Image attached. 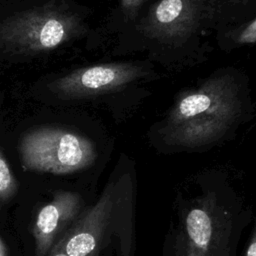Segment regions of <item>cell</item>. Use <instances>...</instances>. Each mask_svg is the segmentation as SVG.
Returning <instances> with one entry per match:
<instances>
[{
	"mask_svg": "<svg viewBox=\"0 0 256 256\" xmlns=\"http://www.w3.org/2000/svg\"><path fill=\"white\" fill-rule=\"evenodd\" d=\"M19 150L23 167L52 174L82 170L96 157L94 146L87 138L59 128H40L26 133Z\"/></svg>",
	"mask_w": 256,
	"mask_h": 256,
	"instance_id": "cell-1",
	"label": "cell"
},
{
	"mask_svg": "<svg viewBox=\"0 0 256 256\" xmlns=\"http://www.w3.org/2000/svg\"><path fill=\"white\" fill-rule=\"evenodd\" d=\"M76 20L63 12L40 9L24 13L0 28V40L18 52L51 50L72 37Z\"/></svg>",
	"mask_w": 256,
	"mask_h": 256,
	"instance_id": "cell-2",
	"label": "cell"
},
{
	"mask_svg": "<svg viewBox=\"0 0 256 256\" xmlns=\"http://www.w3.org/2000/svg\"><path fill=\"white\" fill-rule=\"evenodd\" d=\"M82 197L72 191L58 190L41 207L32 226L36 256H47L63 234L84 211Z\"/></svg>",
	"mask_w": 256,
	"mask_h": 256,
	"instance_id": "cell-3",
	"label": "cell"
},
{
	"mask_svg": "<svg viewBox=\"0 0 256 256\" xmlns=\"http://www.w3.org/2000/svg\"><path fill=\"white\" fill-rule=\"evenodd\" d=\"M112 208V192L107 188L93 206L82 212L54 246L68 256H98Z\"/></svg>",
	"mask_w": 256,
	"mask_h": 256,
	"instance_id": "cell-4",
	"label": "cell"
},
{
	"mask_svg": "<svg viewBox=\"0 0 256 256\" xmlns=\"http://www.w3.org/2000/svg\"><path fill=\"white\" fill-rule=\"evenodd\" d=\"M137 75L135 67L126 65H98L74 71L58 79L53 87L69 96L91 95L111 90Z\"/></svg>",
	"mask_w": 256,
	"mask_h": 256,
	"instance_id": "cell-5",
	"label": "cell"
},
{
	"mask_svg": "<svg viewBox=\"0 0 256 256\" xmlns=\"http://www.w3.org/2000/svg\"><path fill=\"white\" fill-rule=\"evenodd\" d=\"M220 236L212 201L192 208L185 217V256H218Z\"/></svg>",
	"mask_w": 256,
	"mask_h": 256,
	"instance_id": "cell-6",
	"label": "cell"
},
{
	"mask_svg": "<svg viewBox=\"0 0 256 256\" xmlns=\"http://www.w3.org/2000/svg\"><path fill=\"white\" fill-rule=\"evenodd\" d=\"M224 96L215 90L199 91L184 97L176 106L173 121L176 124H212L220 120V116L227 117L228 102Z\"/></svg>",
	"mask_w": 256,
	"mask_h": 256,
	"instance_id": "cell-7",
	"label": "cell"
},
{
	"mask_svg": "<svg viewBox=\"0 0 256 256\" xmlns=\"http://www.w3.org/2000/svg\"><path fill=\"white\" fill-rule=\"evenodd\" d=\"M18 191V181L6 160L0 145V208Z\"/></svg>",
	"mask_w": 256,
	"mask_h": 256,
	"instance_id": "cell-8",
	"label": "cell"
},
{
	"mask_svg": "<svg viewBox=\"0 0 256 256\" xmlns=\"http://www.w3.org/2000/svg\"><path fill=\"white\" fill-rule=\"evenodd\" d=\"M184 0H161L155 10V19L161 25L175 23L183 14Z\"/></svg>",
	"mask_w": 256,
	"mask_h": 256,
	"instance_id": "cell-9",
	"label": "cell"
},
{
	"mask_svg": "<svg viewBox=\"0 0 256 256\" xmlns=\"http://www.w3.org/2000/svg\"><path fill=\"white\" fill-rule=\"evenodd\" d=\"M240 43H254L256 42V19L251 22L241 33L239 37Z\"/></svg>",
	"mask_w": 256,
	"mask_h": 256,
	"instance_id": "cell-10",
	"label": "cell"
},
{
	"mask_svg": "<svg viewBox=\"0 0 256 256\" xmlns=\"http://www.w3.org/2000/svg\"><path fill=\"white\" fill-rule=\"evenodd\" d=\"M245 256H256V225L254 227L253 234H252V237L250 239L249 245L247 247V251H246Z\"/></svg>",
	"mask_w": 256,
	"mask_h": 256,
	"instance_id": "cell-11",
	"label": "cell"
},
{
	"mask_svg": "<svg viewBox=\"0 0 256 256\" xmlns=\"http://www.w3.org/2000/svg\"><path fill=\"white\" fill-rule=\"evenodd\" d=\"M47 256H68L66 253H64L63 251H61L60 249H58L57 247H53L51 249V251L48 253Z\"/></svg>",
	"mask_w": 256,
	"mask_h": 256,
	"instance_id": "cell-12",
	"label": "cell"
},
{
	"mask_svg": "<svg viewBox=\"0 0 256 256\" xmlns=\"http://www.w3.org/2000/svg\"><path fill=\"white\" fill-rule=\"evenodd\" d=\"M0 256H8V248L1 237H0Z\"/></svg>",
	"mask_w": 256,
	"mask_h": 256,
	"instance_id": "cell-13",
	"label": "cell"
},
{
	"mask_svg": "<svg viewBox=\"0 0 256 256\" xmlns=\"http://www.w3.org/2000/svg\"><path fill=\"white\" fill-rule=\"evenodd\" d=\"M141 0H123V2L126 4V5H132V4H136L138 2H140Z\"/></svg>",
	"mask_w": 256,
	"mask_h": 256,
	"instance_id": "cell-14",
	"label": "cell"
}]
</instances>
